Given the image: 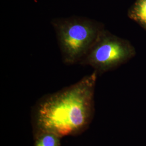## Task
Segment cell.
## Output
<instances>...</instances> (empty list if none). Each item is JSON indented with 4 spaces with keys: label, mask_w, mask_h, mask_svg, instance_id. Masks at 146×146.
<instances>
[{
    "label": "cell",
    "mask_w": 146,
    "mask_h": 146,
    "mask_svg": "<svg viewBox=\"0 0 146 146\" xmlns=\"http://www.w3.org/2000/svg\"><path fill=\"white\" fill-rule=\"evenodd\" d=\"M52 24L67 65L80 63L104 29L102 24L81 17L55 19Z\"/></svg>",
    "instance_id": "2"
},
{
    "label": "cell",
    "mask_w": 146,
    "mask_h": 146,
    "mask_svg": "<svg viewBox=\"0 0 146 146\" xmlns=\"http://www.w3.org/2000/svg\"><path fill=\"white\" fill-rule=\"evenodd\" d=\"M128 15L132 20L146 29V0H137Z\"/></svg>",
    "instance_id": "4"
},
{
    "label": "cell",
    "mask_w": 146,
    "mask_h": 146,
    "mask_svg": "<svg viewBox=\"0 0 146 146\" xmlns=\"http://www.w3.org/2000/svg\"><path fill=\"white\" fill-rule=\"evenodd\" d=\"M135 55V49L128 41L104 29L79 64L103 73L120 66Z\"/></svg>",
    "instance_id": "3"
},
{
    "label": "cell",
    "mask_w": 146,
    "mask_h": 146,
    "mask_svg": "<svg viewBox=\"0 0 146 146\" xmlns=\"http://www.w3.org/2000/svg\"><path fill=\"white\" fill-rule=\"evenodd\" d=\"M95 71L76 84L42 98L33 111L34 136L50 133L60 138L87 129L94 114Z\"/></svg>",
    "instance_id": "1"
},
{
    "label": "cell",
    "mask_w": 146,
    "mask_h": 146,
    "mask_svg": "<svg viewBox=\"0 0 146 146\" xmlns=\"http://www.w3.org/2000/svg\"><path fill=\"white\" fill-rule=\"evenodd\" d=\"M34 137V146H61V138L54 134L44 133Z\"/></svg>",
    "instance_id": "5"
}]
</instances>
